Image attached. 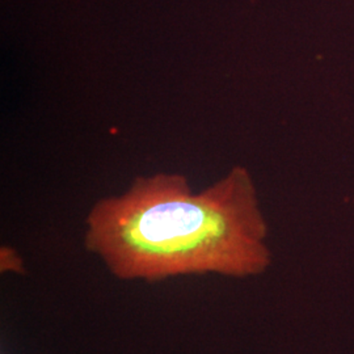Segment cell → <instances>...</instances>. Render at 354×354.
Listing matches in <instances>:
<instances>
[{"instance_id":"cell-1","label":"cell","mask_w":354,"mask_h":354,"mask_svg":"<svg viewBox=\"0 0 354 354\" xmlns=\"http://www.w3.org/2000/svg\"><path fill=\"white\" fill-rule=\"evenodd\" d=\"M84 247L114 279L147 283L252 279L272 266L268 223L244 167L200 192L181 174L137 177L122 194L91 207Z\"/></svg>"},{"instance_id":"cell-2","label":"cell","mask_w":354,"mask_h":354,"mask_svg":"<svg viewBox=\"0 0 354 354\" xmlns=\"http://www.w3.org/2000/svg\"><path fill=\"white\" fill-rule=\"evenodd\" d=\"M0 272L4 274H26V266L24 259L11 245H3L0 248Z\"/></svg>"}]
</instances>
